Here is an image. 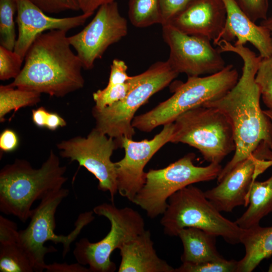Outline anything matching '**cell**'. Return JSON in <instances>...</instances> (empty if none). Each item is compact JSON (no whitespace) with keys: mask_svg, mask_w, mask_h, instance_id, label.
I'll return each mask as SVG.
<instances>
[{"mask_svg":"<svg viewBox=\"0 0 272 272\" xmlns=\"http://www.w3.org/2000/svg\"><path fill=\"white\" fill-rule=\"evenodd\" d=\"M142 73L140 81L123 99L101 108L94 106L92 110L95 128L114 139L119 148L123 137L132 139L134 135L132 122L139 108L179 74L167 60L155 62Z\"/></svg>","mask_w":272,"mask_h":272,"instance_id":"obj_8","label":"cell"},{"mask_svg":"<svg viewBox=\"0 0 272 272\" xmlns=\"http://www.w3.org/2000/svg\"><path fill=\"white\" fill-rule=\"evenodd\" d=\"M263 112L272 121V110L267 109L263 110Z\"/></svg>","mask_w":272,"mask_h":272,"instance_id":"obj_42","label":"cell"},{"mask_svg":"<svg viewBox=\"0 0 272 272\" xmlns=\"http://www.w3.org/2000/svg\"><path fill=\"white\" fill-rule=\"evenodd\" d=\"M24 58L14 50L0 46V80L15 79L20 73Z\"/></svg>","mask_w":272,"mask_h":272,"instance_id":"obj_30","label":"cell"},{"mask_svg":"<svg viewBox=\"0 0 272 272\" xmlns=\"http://www.w3.org/2000/svg\"><path fill=\"white\" fill-rule=\"evenodd\" d=\"M39 93L14 87L10 84L0 86V121L5 120V116L14 110L32 106L40 101Z\"/></svg>","mask_w":272,"mask_h":272,"instance_id":"obj_23","label":"cell"},{"mask_svg":"<svg viewBox=\"0 0 272 272\" xmlns=\"http://www.w3.org/2000/svg\"><path fill=\"white\" fill-rule=\"evenodd\" d=\"M34 266L18 242L0 244L1 272H32Z\"/></svg>","mask_w":272,"mask_h":272,"instance_id":"obj_25","label":"cell"},{"mask_svg":"<svg viewBox=\"0 0 272 272\" xmlns=\"http://www.w3.org/2000/svg\"><path fill=\"white\" fill-rule=\"evenodd\" d=\"M272 212V175L267 179L254 180L248 195L246 211L236 221L241 228L247 229L259 225L260 220Z\"/></svg>","mask_w":272,"mask_h":272,"instance_id":"obj_22","label":"cell"},{"mask_svg":"<svg viewBox=\"0 0 272 272\" xmlns=\"http://www.w3.org/2000/svg\"><path fill=\"white\" fill-rule=\"evenodd\" d=\"M222 1L226 11V20L223 29L213 43L215 45L221 40L231 42L236 39L234 45L250 43L262 58L272 56V35L269 30L252 21L236 0Z\"/></svg>","mask_w":272,"mask_h":272,"instance_id":"obj_18","label":"cell"},{"mask_svg":"<svg viewBox=\"0 0 272 272\" xmlns=\"http://www.w3.org/2000/svg\"><path fill=\"white\" fill-rule=\"evenodd\" d=\"M238 79V73L232 64L212 75L188 77L186 82L180 84L172 96L152 110L135 116L132 126L149 132L159 126L173 123L185 112L222 97Z\"/></svg>","mask_w":272,"mask_h":272,"instance_id":"obj_4","label":"cell"},{"mask_svg":"<svg viewBox=\"0 0 272 272\" xmlns=\"http://www.w3.org/2000/svg\"><path fill=\"white\" fill-rule=\"evenodd\" d=\"M48 112L43 106L40 107L36 109H33L32 111V119L35 125L40 128L45 127Z\"/></svg>","mask_w":272,"mask_h":272,"instance_id":"obj_40","label":"cell"},{"mask_svg":"<svg viewBox=\"0 0 272 272\" xmlns=\"http://www.w3.org/2000/svg\"><path fill=\"white\" fill-rule=\"evenodd\" d=\"M69 194V190L62 187L41 199L39 205L33 209L28 226L19 231L18 243L31 261L35 271L41 272L45 269V256L57 251L53 247L45 246L46 242L51 241L62 244V255L64 257L83 229L95 219L93 211L81 213L75 223V228L70 234L66 236L56 235L54 232L55 213Z\"/></svg>","mask_w":272,"mask_h":272,"instance_id":"obj_6","label":"cell"},{"mask_svg":"<svg viewBox=\"0 0 272 272\" xmlns=\"http://www.w3.org/2000/svg\"><path fill=\"white\" fill-rule=\"evenodd\" d=\"M183 247L182 263H199L224 258L216 247V236L195 228H185L178 233Z\"/></svg>","mask_w":272,"mask_h":272,"instance_id":"obj_21","label":"cell"},{"mask_svg":"<svg viewBox=\"0 0 272 272\" xmlns=\"http://www.w3.org/2000/svg\"><path fill=\"white\" fill-rule=\"evenodd\" d=\"M255 80L264 104L272 110V56L261 58Z\"/></svg>","mask_w":272,"mask_h":272,"instance_id":"obj_28","label":"cell"},{"mask_svg":"<svg viewBox=\"0 0 272 272\" xmlns=\"http://www.w3.org/2000/svg\"><path fill=\"white\" fill-rule=\"evenodd\" d=\"M17 12L15 0H0V43L14 50L17 38L14 20Z\"/></svg>","mask_w":272,"mask_h":272,"instance_id":"obj_27","label":"cell"},{"mask_svg":"<svg viewBox=\"0 0 272 272\" xmlns=\"http://www.w3.org/2000/svg\"><path fill=\"white\" fill-rule=\"evenodd\" d=\"M168 206L161 220L165 234L177 236L185 228H195L216 236L227 243H241L245 229L226 218L199 188L189 185L168 199Z\"/></svg>","mask_w":272,"mask_h":272,"instance_id":"obj_5","label":"cell"},{"mask_svg":"<svg viewBox=\"0 0 272 272\" xmlns=\"http://www.w3.org/2000/svg\"><path fill=\"white\" fill-rule=\"evenodd\" d=\"M115 0H77L80 10L84 14L93 15L102 5Z\"/></svg>","mask_w":272,"mask_h":272,"instance_id":"obj_38","label":"cell"},{"mask_svg":"<svg viewBox=\"0 0 272 272\" xmlns=\"http://www.w3.org/2000/svg\"><path fill=\"white\" fill-rule=\"evenodd\" d=\"M127 66L122 60L114 59L110 66L108 85L122 84L128 81L130 76L127 73Z\"/></svg>","mask_w":272,"mask_h":272,"instance_id":"obj_35","label":"cell"},{"mask_svg":"<svg viewBox=\"0 0 272 272\" xmlns=\"http://www.w3.org/2000/svg\"><path fill=\"white\" fill-rule=\"evenodd\" d=\"M272 165V149L265 143L258 148L205 194L220 211L230 212L237 207L247 206L252 182Z\"/></svg>","mask_w":272,"mask_h":272,"instance_id":"obj_14","label":"cell"},{"mask_svg":"<svg viewBox=\"0 0 272 272\" xmlns=\"http://www.w3.org/2000/svg\"><path fill=\"white\" fill-rule=\"evenodd\" d=\"M67 32L53 29L39 34L26 54L20 73L10 85L56 97L83 88V65L71 48Z\"/></svg>","mask_w":272,"mask_h":272,"instance_id":"obj_2","label":"cell"},{"mask_svg":"<svg viewBox=\"0 0 272 272\" xmlns=\"http://www.w3.org/2000/svg\"><path fill=\"white\" fill-rule=\"evenodd\" d=\"M192 0H159L163 20L162 26L170 21L183 10Z\"/></svg>","mask_w":272,"mask_h":272,"instance_id":"obj_33","label":"cell"},{"mask_svg":"<svg viewBox=\"0 0 272 272\" xmlns=\"http://www.w3.org/2000/svg\"><path fill=\"white\" fill-rule=\"evenodd\" d=\"M46 271L49 272H89V268H87L84 265L77 262L69 264L66 263L54 262L51 264H47L45 266Z\"/></svg>","mask_w":272,"mask_h":272,"instance_id":"obj_37","label":"cell"},{"mask_svg":"<svg viewBox=\"0 0 272 272\" xmlns=\"http://www.w3.org/2000/svg\"><path fill=\"white\" fill-rule=\"evenodd\" d=\"M29 1L45 13L58 14L66 11H80L77 0Z\"/></svg>","mask_w":272,"mask_h":272,"instance_id":"obj_31","label":"cell"},{"mask_svg":"<svg viewBox=\"0 0 272 272\" xmlns=\"http://www.w3.org/2000/svg\"><path fill=\"white\" fill-rule=\"evenodd\" d=\"M245 255L238 261L237 272H251L272 255V226L259 225L245 229L241 240Z\"/></svg>","mask_w":272,"mask_h":272,"instance_id":"obj_20","label":"cell"},{"mask_svg":"<svg viewBox=\"0 0 272 272\" xmlns=\"http://www.w3.org/2000/svg\"><path fill=\"white\" fill-rule=\"evenodd\" d=\"M226 20L222 0H192L167 24L185 34L214 41L223 29Z\"/></svg>","mask_w":272,"mask_h":272,"instance_id":"obj_17","label":"cell"},{"mask_svg":"<svg viewBox=\"0 0 272 272\" xmlns=\"http://www.w3.org/2000/svg\"><path fill=\"white\" fill-rule=\"evenodd\" d=\"M143 73L130 76L126 82L115 85H108L102 90L93 94L95 107L99 108L110 105L123 99L140 81Z\"/></svg>","mask_w":272,"mask_h":272,"instance_id":"obj_26","label":"cell"},{"mask_svg":"<svg viewBox=\"0 0 272 272\" xmlns=\"http://www.w3.org/2000/svg\"><path fill=\"white\" fill-rule=\"evenodd\" d=\"M244 12L253 22L267 18L268 0H236Z\"/></svg>","mask_w":272,"mask_h":272,"instance_id":"obj_32","label":"cell"},{"mask_svg":"<svg viewBox=\"0 0 272 272\" xmlns=\"http://www.w3.org/2000/svg\"><path fill=\"white\" fill-rule=\"evenodd\" d=\"M260 25L267 28L272 35V16L266 19L261 20Z\"/></svg>","mask_w":272,"mask_h":272,"instance_id":"obj_41","label":"cell"},{"mask_svg":"<svg viewBox=\"0 0 272 272\" xmlns=\"http://www.w3.org/2000/svg\"><path fill=\"white\" fill-rule=\"evenodd\" d=\"M216 45L222 53L237 54L243 62L241 76L235 86L222 97L202 105L220 110L233 130L234 154L222 168L217 178L218 183L260 144L265 143L272 149V121L260 107V92L255 80L262 57L244 45H236L224 40L219 41Z\"/></svg>","mask_w":272,"mask_h":272,"instance_id":"obj_1","label":"cell"},{"mask_svg":"<svg viewBox=\"0 0 272 272\" xmlns=\"http://www.w3.org/2000/svg\"><path fill=\"white\" fill-rule=\"evenodd\" d=\"M19 231L16 223L0 216V244L17 242Z\"/></svg>","mask_w":272,"mask_h":272,"instance_id":"obj_34","label":"cell"},{"mask_svg":"<svg viewBox=\"0 0 272 272\" xmlns=\"http://www.w3.org/2000/svg\"><path fill=\"white\" fill-rule=\"evenodd\" d=\"M93 212L109 220L110 231L98 242H91L86 238L81 239L75 243L73 254L78 263L88 265L90 271H114L116 265L110 259L112 252L146 230L144 219L134 209H119L113 203L100 204L93 209Z\"/></svg>","mask_w":272,"mask_h":272,"instance_id":"obj_10","label":"cell"},{"mask_svg":"<svg viewBox=\"0 0 272 272\" xmlns=\"http://www.w3.org/2000/svg\"><path fill=\"white\" fill-rule=\"evenodd\" d=\"M162 36L170 48L167 61L178 74L210 75L226 66L221 52L206 37L185 34L169 24L162 26Z\"/></svg>","mask_w":272,"mask_h":272,"instance_id":"obj_12","label":"cell"},{"mask_svg":"<svg viewBox=\"0 0 272 272\" xmlns=\"http://www.w3.org/2000/svg\"><path fill=\"white\" fill-rule=\"evenodd\" d=\"M126 20L120 14L116 2L102 5L91 21L78 33L69 36L83 67L91 70L108 47L127 33Z\"/></svg>","mask_w":272,"mask_h":272,"instance_id":"obj_13","label":"cell"},{"mask_svg":"<svg viewBox=\"0 0 272 272\" xmlns=\"http://www.w3.org/2000/svg\"><path fill=\"white\" fill-rule=\"evenodd\" d=\"M66 171L52 150L39 168L19 159L6 165L0 171V211L25 223L35 201L62 188L67 180Z\"/></svg>","mask_w":272,"mask_h":272,"instance_id":"obj_3","label":"cell"},{"mask_svg":"<svg viewBox=\"0 0 272 272\" xmlns=\"http://www.w3.org/2000/svg\"><path fill=\"white\" fill-rule=\"evenodd\" d=\"M170 142L197 149L210 163L220 164L235 150L233 130L227 118L218 109L203 105L175 119Z\"/></svg>","mask_w":272,"mask_h":272,"instance_id":"obj_7","label":"cell"},{"mask_svg":"<svg viewBox=\"0 0 272 272\" xmlns=\"http://www.w3.org/2000/svg\"><path fill=\"white\" fill-rule=\"evenodd\" d=\"M130 23L138 28L163 24L159 0H128Z\"/></svg>","mask_w":272,"mask_h":272,"instance_id":"obj_24","label":"cell"},{"mask_svg":"<svg viewBox=\"0 0 272 272\" xmlns=\"http://www.w3.org/2000/svg\"><path fill=\"white\" fill-rule=\"evenodd\" d=\"M268 271H272V261H271V264L269 265Z\"/></svg>","mask_w":272,"mask_h":272,"instance_id":"obj_43","label":"cell"},{"mask_svg":"<svg viewBox=\"0 0 272 272\" xmlns=\"http://www.w3.org/2000/svg\"><path fill=\"white\" fill-rule=\"evenodd\" d=\"M19 145V137L16 132L9 128L4 130L0 134V149L3 152H12Z\"/></svg>","mask_w":272,"mask_h":272,"instance_id":"obj_36","label":"cell"},{"mask_svg":"<svg viewBox=\"0 0 272 272\" xmlns=\"http://www.w3.org/2000/svg\"><path fill=\"white\" fill-rule=\"evenodd\" d=\"M66 122L61 116L55 112H48L45 127L51 130H55L59 127H64Z\"/></svg>","mask_w":272,"mask_h":272,"instance_id":"obj_39","label":"cell"},{"mask_svg":"<svg viewBox=\"0 0 272 272\" xmlns=\"http://www.w3.org/2000/svg\"><path fill=\"white\" fill-rule=\"evenodd\" d=\"M195 157L193 153H189L165 168L150 169L146 173L145 183L132 202L144 210L150 218L154 219L163 214L169 198L178 190L195 183L217 178L222 169L220 164L196 166Z\"/></svg>","mask_w":272,"mask_h":272,"instance_id":"obj_9","label":"cell"},{"mask_svg":"<svg viewBox=\"0 0 272 272\" xmlns=\"http://www.w3.org/2000/svg\"><path fill=\"white\" fill-rule=\"evenodd\" d=\"M118 272H175V268L160 258L149 230H145L120 248Z\"/></svg>","mask_w":272,"mask_h":272,"instance_id":"obj_19","label":"cell"},{"mask_svg":"<svg viewBox=\"0 0 272 272\" xmlns=\"http://www.w3.org/2000/svg\"><path fill=\"white\" fill-rule=\"evenodd\" d=\"M16 22L18 28L14 51L24 59L36 37L45 31L59 29L69 31L83 25L92 15L84 14L57 18L50 17L29 0H15Z\"/></svg>","mask_w":272,"mask_h":272,"instance_id":"obj_16","label":"cell"},{"mask_svg":"<svg viewBox=\"0 0 272 272\" xmlns=\"http://www.w3.org/2000/svg\"><path fill=\"white\" fill-rule=\"evenodd\" d=\"M60 155L77 161L98 180L99 190L108 191L113 202L118 192L115 163L111 158L119 148L116 140L94 128L86 137L77 136L57 144Z\"/></svg>","mask_w":272,"mask_h":272,"instance_id":"obj_11","label":"cell"},{"mask_svg":"<svg viewBox=\"0 0 272 272\" xmlns=\"http://www.w3.org/2000/svg\"><path fill=\"white\" fill-rule=\"evenodd\" d=\"M238 261L223 258L199 263H182L175 272H237Z\"/></svg>","mask_w":272,"mask_h":272,"instance_id":"obj_29","label":"cell"},{"mask_svg":"<svg viewBox=\"0 0 272 272\" xmlns=\"http://www.w3.org/2000/svg\"><path fill=\"white\" fill-rule=\"evenodd\" d=\"M163 126L162 130L151 140L134 141L127 137L121 139L120 148L124 149V157L115 162L118 192L131 202L145 183L146 165L162 147L171 141L174 122Z\"/></svg>","mask_w":272,"mask_h":272,"instance_id":"obj_15","label":"cell"}]
</instances>
